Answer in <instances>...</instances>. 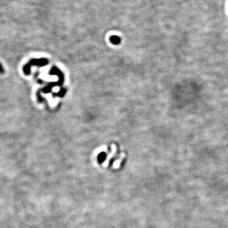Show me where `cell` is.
<instances>
[{"label": "cell", "mask_w": 228, "mask_h": 228, "mask_svg": "<svg viewBox=\"0 0 228 228\" xmlns=\"http://www.w3.org/2000/svg\"><path fill=\"white\" fill-rule=\"evenodd\" d=\"M48 63V60L42 58L37 60H32L29 63V64L25 66L24 68V73L27 75H29L31 72V66H44Z\"/></svg>", "instance_id": "cell-1"}, {"label": "cell", "mask_w": 228, "mask_h": 228, "mask_svg": "<svg viewBox=\"0 0 228 228\" xmlns=\"http://www.w3.org/2000/svg\"><path fill=\"white\" fill-rule=\"evenodd\" d=\"M110 41L113 45H118L121 42L120 37L117 36H112L110 37Z\"/></svg>", "instance_id": "cell-2"}, {"label": "cell", "mask_w": 228, "mask_h": 228, "mask_svg": "<svg viewBox=\"0 0 228 228\" xmlns=\"http://www.w3.org/2000/svg\"><path fill=\"white\" fill-rule=\"evenodd\" d=\"M0 73L1 74H3L4 73V69L1 66V64L0 63Z\"/></svg>", "instance_id": "cell-3"}]
</instances>
